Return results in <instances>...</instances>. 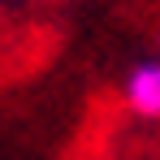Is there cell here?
<instances>
[{"mask_svg": "<svg viewBox=\"0 0 160 160\" xmlns=\"http://www.w3.org/2000/svg\"><path fill=\"white\" fill-rule=\"evenodd\" d=\"M121 100L134 117H147V121H160V61H143L126 74V87H121Z\"/></svg>", "mask_w": 160, "mask_h": 160, "instance_id": "1", "label": "cell"}]
</instances>
